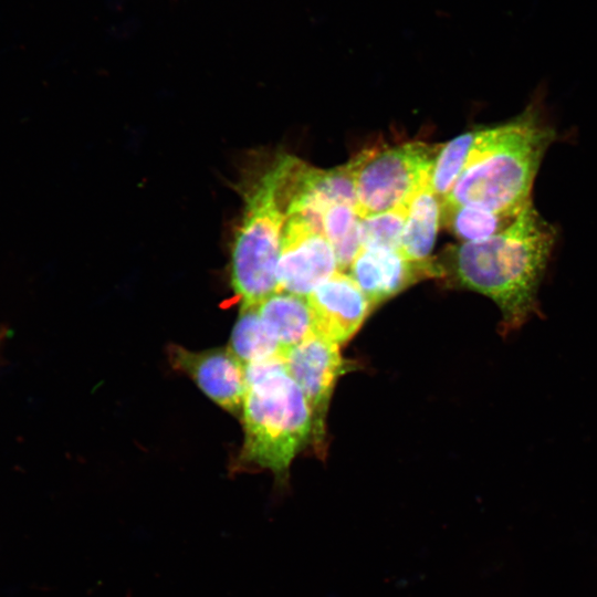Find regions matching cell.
<instances>
[{
  "instance_id": "6da1fadb",
  "label": "cell",
  "mask_w": 597,
  "mask_h": 597,
  "mask_svg": "<svg viewBox=\"0 0 597 597\" xmlns=\"http://www.w3.org/2000/svg\"><path fill=\"white\" fill-rule=\"evenodd\" d=\"M556 239L531 200L498 234L448 247L436 260L439 279L490 297L501 312L500 333L509 335L541 315L538 290Z\"/></svg>"
},
{
  "instance_id": "7a4b0ae2",
  "label": "cell",
  "mask_w": 597,
  "mask_h": 597,
  "mask_svg": "<svg viewBox=\"0 0 597 597\" xmlns=\"http://www.w3.org/2000/svg\"><path fill=\"white\" fill-rule=\"evenodd\" d=\"M556 138L534 102L504 124L480 128L469 163L442 205L519 214L532 200L536 174Z\"/></svg>"
},
{
  "instance_id": "3957f363",
  "label": "cell",
  "mask_w": 597,
  "mask_h": 597,
  "mask_svg": "<svg viewBox=\"0 0 597 597\" xmlns=\"http://www.w3.org/2000/svg\"><path fill=\"white\" fill-rule=\"evenodd\" d=\"M245 381L239 459L243 465L270 470L284 484L293 459L312 440L310 406L283 355L245 365Z\"/></svg>"
},
{
  "instance_id": "277c9868",
  "label": "cell",
  "mask_w": 597,
  "mask_h": 597,
  "mask_svg": "<svg viewBox=\"0 0 597 597\" xmlns=\"http://www.w3.org/2000/svg\"><path fill=\"white\" fill-rule=\"evenodd\" d=\"M293 156L277 155L245 179L243 213L235 232L231 283L242 306L279 292L276 269L286 221L285 181Z\"/></svg>"
},
{
  "instance_id": "5b68a950",
  "label": "cell",
  "mask_w": 597,
  "mask_h": 597,
  "mask_svg": "<svg viewBox=\"0 0 597 597\" xmlns=\"http://www.w3.org/2000/svg\"><path fill=\"white\" fill-rule=\"evenodd\" d=\"M441 145L409 142L365 149L348 163L360 218L408 206L430 186Z\"/></svg>"
},
{
  "instance_id": "8992f818",
  "label": "cell",
  "mask_w": 597,
  "mask_h": 597,
  "mask_svg": "<svg viewBox=\"0 0 597 597\" xmlns=\"http://www.w3.org/2000/svg\"><path fill=\"white\" fill-rule=\"evenodd\" d=\"M292 378L303 391L312 413V442L317 455L326 453V415L337 379L350 369L339 345L315 334L284 350Z\"/></svg>"
},
{
  "instance_id": "52a82bcc",
  "label": "cell",
  "mask_w": 597,
  "mask_h": 597,
  "mask_svg": "<svg viewBox=\"0 0 597 597\" xmlns=\"http://www.w3.org/2000/svg\"><path fill=\"white\" fill-rule=\"evenodd\" d=\"M337 271L322 230L298 216H286L276 269L279 291L307 297Z\"/></svg>"
},
{
  "instance_id": "ba28073f",
  "label": "cell",
  "mask_w": 597,
  "mask_h": 597,
  "mask_svg": "<svg viewBox=\"0 0 597 597\" xmlns=\"http://www.w3.org/2000/svg\"><path fill=\"white\" fill-rule=\"evenodd\" d=\"M168 357L175 369L187 374L217 405L242 413L247 389L245 365L228 347L191 352L171 345Z\"/></svg>"
},
{
  "instance_id": "9c48e42d",
  "label": "cell",
  "mask_w": 597,
  "mask_h": 597,
  "mask_svg": "<svg viewBox=\"0 0 597 597\" xmlns=\"http://www.w3.org/2000/svg\"><path fill=\"white\" fill-rule=\"evenodd\" d=\"M306 298L314 334L338 345L352 338L374 310L357 283L342 271L335 272Z\"/></svg>"
},
{
  "instance_id": "30bf717a",
  "label": "cell",
  "mask_w": 597,
  "mask_h": 597,
  "mask_svg": "<svg viewBox=\"0 0 597 597\" xmlns=\"http://www.w3.org/2000/svg\"><path fill=\"white\" fill-rule=\"evenodd\" d=\"M349 275L373 307L422 279L440 277L434 259L415 262L399 251L362 248L349 266Z\"/></svg>"
},
{
  "instance_id": "8fae6325",
  "label": "cell",
  "mask_w": 597,
  "mask_h": 597,
  "mask_svg": "<svg viewBox=\"0 0 597 597\" xmlns=\"http://www.w3.org/2000/svg\"><path fill=\"white\" fill-rule=\"evenodd\" d=\"M441 199L430 186L419 190L408 206L400 253L415 262L431 260L430 254L441 224Z\"/></svg>"
},
{
  "instance_id": "7c38bea8",
  "label": "cell",
  "mask_w": 597,
  "mask_h": 597,
  "mask_svg": "<svg viewBox=\"0 0 597 597\" xmlns=\"http://www.w3.org/2000/svg\"><path fill=\"white\" fill-rule=\"evenodd\" d=\"M256 306L283 353L314 334L312 312L306 297L279 291Z\"/></svg>"
},
{
  "instance_id": "4fadbf2b",
  "label": "cell",
  "mask_w": 597,
  "mask_h": 597,
  "mask_svg": "<svg viewBox=\"0 0 597 597\" xmlns=\"http://www.w3.org/2000/svg\"><path fill=\"white\" fill-rule=\"evenodd\" d=\"M229 348L244 365L283 355V348L263 322L256 305L241 307Z\"/></svg>"
},
{
  "instance_id": "5bb4252c",
  "label": "cell",
  "mask_w": 597,
  "mask_h": 597,
  "mask_svg": "<svg viewBox=\"0 0 597 597\" xmlns=\"http://www.w3.org/2000/svg\"><path fill=\"white\" fill-rule=\"evenodd\" d=\"M519 214L494 212L471 206L442 205L441 223L462 242H474L503 231Z\"/></svg>"
},
{
  "instance_id": "9a60e30c",
  "label": "cell",
  "mask_w": 597,
  "mask_h": 597,
  "mask_svg": "<svg viewBox=\"0 0 597 597\" xmlns=\"http://www.w3.org/2000/svg\"><path fill=\"white\" fill-rule=\"evenodd\" d=\"M360 216L349 205H334L322 216V231L332 245L337 268L342 272L349 269L362 249L359 238Z\"/></svg>"
},
{
  "instance_id": "2e32d148",
  "label": "cell",
  "mask_w": 597,
  "mask_h": 597,
  "mask_svg": "<svg viewBox=\"0 0 597 597\" xmlns=\"http://www.w3.org/2000/svg\"><path fill=\"white\" fill-rule=\"evenodd\" d=\"M479 129L467 132L444 145L434 161L430 187L442 200L465 169L478 138Z\"/></svg>"
},
{
  "instance_id": "e0dca14e",
  "label": "cell",
  "mask_w": 597,
  "mask_h": 597,
  "mask_svg": "<svg viewBox=\"0 0 597 597\" xmlns=\"http://www.w3.org/2000/svg\"><path fill=\"white\" fill-rule=\"evenodd\" d=\"M408 206L360 218L362 248H384L400 252Z\"/></svg>"
}]
</instances>
